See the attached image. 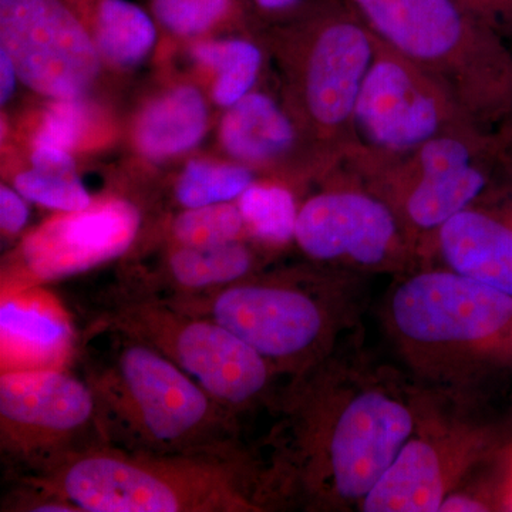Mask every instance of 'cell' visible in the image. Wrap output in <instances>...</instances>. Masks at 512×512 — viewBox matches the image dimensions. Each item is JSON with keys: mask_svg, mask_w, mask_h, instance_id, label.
Returning <instances> with one entry per match:
<instances>
[{"mask_svg": "<svg viewBox=\"0 0 512 512\" xmlns=\"http://www.w3.org/2000/svg\"><path fill=\"white\" fill-rule=\"evenodd\" d=\"M261 451L281 507L362 504L419 426L423 409L399 384L348 376L335 357L286 379Z\"/></svg>", "mask_w": 512, "mask_h": 512, "instance_id": "1", "label": "cell"}, {"mask_svg": "<svg viewBox=\"0 0 512 512\" xmlns=\"http://www.w3.org/2000/svg\"><path fill=\"white\" fill-rule=\"evenodd\" d=\"M13 485L79 512H261L281 507L261 453L154 454L100 444Z\"/></svg>", "mask_w": 512, "mask_h": 512, "instance_id": "2", "label": "cell"}, {"mask_svg": "<svg viewBox=\"0 0 512 512\" xmlns=\"http://www.w3.org/2000/svg\"><path fill=\"white\" fill-rule=\"evenodd\" d=\"M76 365L109 446L154 454L245 446L244 421L170 359L121 330L80 328Z\"/></svg>", "mask_w": 512, "mask_h": 512, "instance_id": "3", "label": "cell"}, {"mask_svg": "<svg viewBox=\"0 0 512 512\" xmlns=\"http://www.w3.org/2000/svg\"><path fill=\"white\" fill-rule=\"evenodd\" d=\"M373 35L429 73L477 127L512 126V53L456 0H345Z\"/></svg>", "mask_w": 512, "mask_h": 512, "instance_id": "4", "label": "cell"}, {"mask_svg": "<svg viewBox=\"0 0 512 512\" xmlns=\"http://www.w3.org/2000/svg\"><path fill=\"white\" fill-rule=\"evenodd\" d=\"M80 315L82 328L121 330L158 350L242 421L269 412L281 390L274 367L220 323L120 279L94 292Z\"/></svg>", "mask_w": 512, "mask_h": 512, "instance_id": "5", "label": "cell"}, {"mask_svg": "<svg viewBox=\"0 0 512 512\" xmlns=\"http://www.w3.org/2000/svg\"><path fill=\"white\" fill-rule=\"evenodd\" d=\"M286 53L292 120L320 170L345 164L355 150V109L376 37L345 0H313L289 15Z\"/></svg>", "mask_w": 512, "mask_h": 512, "instance_id": "6", "label": "cell"}, {"mask_svg": "<svg viewBox=\"0 0 512 512\" xmlns=\"http://www.w3.org/2000/svg\"><path fill=\"white\" fill-rule=\"evenodd\" d=\"M158 296L181 311L220 323L286 379L332 356L338 335V306L319 275L256 272L211 292Z\"/></svg>", "mask_w": 512, "mask_h": 512, "instance_id": "7", "label": "cell"}, {"mask_svg": "<svg viewBox=\"0 0 512 512\" xmlns=\"http://www.w3.org/2000/svg\"><path fill=\"white\" fill-rule=\"evenodd\" d=\"M508 128L466 127L427 141L412 154L356 181L389 202L410 238L436 234L490 192L504 160Z\"/></svg>", "mask_w": 512, "mask_h": 512, "instance_id": "8", "label": "cell"}, {"mask_svg": "<svg viewBox=\"0 0 512 512\" xmlns=\"http://www.w3.org/2000/svg\"><path fill=\"white\" fill-rule=\"evenodd\" d=\"M375 37L357 97L355 150L345 163L355 177L396 163L441 134L477 127L436 79Z\"/></svg>", "mask_w": 512, "mask_h": 512, "instance_id": "9", "label": "cell"}, {"mask_svg": "<svg viewBox=\"0 0 512 512\" xmlns=\"http://www.w3.org/2000/svg\"><path fill=\"white\" fill-rule=\"evenodd\" d=\"M106 444L89 384L67 369L2 372L0 451L10 478Z\"/></svg>", "mask_w": 512, "mask_h": 512, "instance_id": "10", "label": "cell"}, {"mask_svg": "<svg viewBox=\"0 0 512 512\" xmlns=\"http://www.w3.org/2000/svg\"><path fill=\"white\" fill-rule=\"evenodd\" d=\"M389 312L404 345L433 355L487 348L512 332V296L451 269L406 279Z\"/></svg>", "mask_w": 512, "mask_h": 512, "instance_id": "11", "label": "cell"}, {"mask_svg": "<svg viewBox=\"0 0 512 512\" xmlns=\"http://www.w3.org/2000/svg\"><path fill=\"white\" fill-rule=\"evenodd\" d=\"M0 46L19 79L52 99H82L100 72L96 42L66 0H0Z\"/></svg>", "mask_w": 512, "mask_h": 512, "instance_id": "12", "label": "cell"}, {"mask_svg": "<svg viewBox=\"0 0 512 512\" xmlns=\"http://www.w3.org/2000/svg\"><path fill=\"white\" fill-rule=\"evenodd\" d=\"M140 228V211L124 200L64 212L23 239L18 262L3 269L2 295L62 281L120 258L130 251Z\"/></svg>", "mask_w": 512, "mask_h": 512, "instance_id": "13", "label": "cell"}, {"mask_svg": "<svg viewBox=\"0 0 512 512\" xmlns=\"http://www.w3.org/2000/svg\"><path fill=\"white\" fill-rule=\"evenodd\" d=\"M295 241L313 261L376 269L402 261L412 238L389 202L348 183L299 208Z\"/></svg>", "mask_w": 512, "mask_h": 512, "instance_id": "14", "label": "cell"}, {"mask_svg": "<svg viewBox=\"0 0 512 512\" xmlns=\"http://www.w3.org/2000/svg\"><path fill=\"white\" fill-rule=\"evenodd\" d=\"M485 439L466 426H444L421 414L419 426L392 466L360 504L367 512H436L468 468Z\"/></svg>", "mask_w": 512, "mask_h": 512, "instance_id": "15", "label": "cell"}, {"mask_svg": "<svg viewBox=\"0 0 512 512\" xmlns=\"http://www.w3.org/2000/svg\"><path fill=\"white\" fill-rule=\"evenodd\" d=\"M80 329L63 302L45 286L2 295L0 363L2 372L73 367Z\"/></svg>", "mask_w": 512, "mask_h": 512, "instance_id": "16", "label": "cell"}, {"mask_svg": "<svg viewBox=\"0 0 512 512\" xmlns=\"http://www.w3.org/2000/svg\"><path fill=\"white\" fill-rule=\"evenodd\" d=\"M258 255L242 239L218 247H175L156 268L127 269L120 281L161 296L214 291L258 272Z\"/></svg>", "mask_w": 512, "mask_h": 512, "instance_id": "17", "label": "cell"}, {"mask_svg": "<svg viewBox=\"0 0 512 512\" xmlns=\"http://www.w3.org/2000/svg\"><path fill=\"white\" fill-rule=\"evenodd\" d=\"M451 271L512 296V227L471 208L436 232Z\"/></svg>", "mask_w": 512, "mask_h": 512, "instance_id": "18", "label": "cell"}, {"mask_svg": "<svg viewBox=\"0 0 512 512\" xmlns=\"http://www.w3.org/2000/svg\"><path fill=\"white\" fill-rule=\"evenodd\" d=\"M225 150L237 160L271 164L291 153L299 140L292 117L264 93H249L229 107L221 126Z\"/></svg>", "mask_w": 512, "mask_h": 512, "instance_id": "19", "label": "cell"}, {"mask_svg": "<svg viewBox=\"0 0 512 512\" xmlns=\"http://www.w3.org/2000/svg\"><path fill=\"white\" fill-rule=\"evenodd\" d=\"M207 104L190 86L178 87L148 104L136 127V143L153 160L177 156L200 143L207 130Z\"/></svg>", "mask_w": 512, "mask_h": 512, "instance_id": "20", "label": "cell"}, {"mask_svg": "<svg viewBox=\"0 0 512 512\" xmlns=\"http://www.w3.org/2000/svg\"><path fill=\"white\" fill-rule=\"evenodd\" d=\"M79 16H87L94 42L114 66H136L156 43L153 19L128 0H66Z\"/></svg>", "mask_w": 512, "mask_h": 512, "instance_id": "21", "label": "cell"}, {"mask_svg": "<svg viewBox=\"0 0 512 512\" xmlns=\"http://www.w3.org/2000/svg\"><path fill=\"white\" fill-rule=\"evenodd\" d=\"M192 56L217 72L212 96L224 107L234 106L251 93L262 66L261 49L242 39L198 43Z\"/></svg>", "mask_w": 512, "mask_h": 512, "instance_id": "22", "label": "cell"}, {"mask_svg": "<svg viewBox=\"0 0 512 512\" xmlns=\"http://www.w3.org/2000/svg\"><path fill=\"white\" fill-rule=\"evenodd\" d=\"M237 204L248 235L274 247L295 239L299 208L288 188L278 184H252L238 198Z\"/></svg>", "mask_w": 512, "mask_h": 512, "instance_id": "23", "label": "cell"}, {"mask_svg": "<svg viewBox=\"0 0 512 512\" xmlns=\"http://www.w3.org/2000/svg\"><path fill=\"white\" fill-rule=\"evenodd\" d=\"M254 184L244 165L191 161L175 185V200L183 208H198L238 200Z\"/></svg>", "mask_w": 512, "mask_h": 512, "instance_id": "24", "label": "cell"}, {"mask_svg": "<svg viewBox=\"0 0 512 512\" xmlns=\"http://www.w3.org/2000/svg\"><path fill=\"white\" fill-rule=\"evenodd\" d=\"M244 234H248L244 217L232 202L184 208L170 225L175 247H218L239 241Z\"/></svg>", "mask_w": 512, "mask_h": 512, "instance_id": "25", "label": "cell"}, {"mask_svg": "<svg viewBox=\"0 0 512 512\" xmlns=\"http://www.w3.org/2000/svg\"><path fill=\"white\" fill-rule=\"evenodd\" d=\"M154 18L181 37L210 32L234 15V0H151Z\"/></svg>", "mask_w": 512, "mask_h": 512, "instance_id": "26", "label": "cell"}, {"mask_svg": "<svg viewBox=\"0 0 512 512\" xmlns=\"http://www.w3.org/2000/svg\"><path fill=\"white\" fill-rule=\"evenodd\" d=\"M16 191L26 200L60 212H77L92 207L93 201L76 174L33 170L19 174Z\"/></svg>", "mask_w": 512, "mask_h": 512, "instance_id": "27", "label": "cell"}, {"mask_svg": "<svg viewBox=\"0 0 512 512\" xmlns=\"http://www.w3.org/2000/svg\"><path fill=\"white\" fill-rule=\"evenodd\" d=\"M86 104L82 99H57L47 109L35 138V146L55 147L70 151L82 140L86 131Z\"/></svg>", "mask_w": 512, "mask_h": 512, "instance_id": "28", "label": "cell"}, {"mask_svg": "<svg viewBox=\"0 0 512 512\" xmlns=\"http://www.w3.org/2000/svg\"><path fill=\"white\" fill-rule=\"evenodd\" d=\"M456 2L504 39L512 36V0H456Z\"/></svg>", "mask_w": 512, "mask_h": 512, "instance_id": "29", "label": "cell"}, {"mask_svg": "<svg viewBox=\"0 0 512 512\" xmlns=\"http://www.w3.org/2000/svg\"><path fill=\"white\" fill-rule=\"evenodd\" d=\"M25 200L18 191L6 185L0 188V228L8 237H15L28 224L29 210Z\"/></svg>", "mask_w": 512, "mask_h": 512, "instance_id": "30", "label": "cell"}, {"mask_svg": "<svg viewBox=\"0 0 512 512\" xmlns=\"http://www.w3.org/2000/svg\"><path fill=\"white\" fill-rule=\"evenodd\" d=\"M32 164L35 170L45 173L76 174V165L69 151L60 148L35 146Z\"/></svg>", "mask_w": 512, "mask_h": 512, "instance_id": "31", "label": "cell"}, {"mask_svg": "<svg viewBox=\"0 0 512 512\" xmlns=\"http://www.w3.org/2000/svg\"><path fill=\"white\" fill-rule=\"evenodd\" d=\"M16 72L15 64L6 52L0 50V101L5 104L10 99L16 87Z\"/></svg>", "mask_w": 512, "mask_h": 512, "instance_id": "32", "label": "cell"}, {"mask_svg": "<svg viewBox=\"0 0 512 512\" xmlns=\"http://www.w3.org/2000/svg\"><path fill=\"white\" fill-rule=\"evenodd\" d=\"M488 505L477 500L473 495L450 494L440 505L441 512L488 511Z\"/></svg>", "mask_w": 512, "mask_h": 512, "instance_id": "33", "label": "cell"}, {"mask_svg": "<svg viewBox=\"0 0 512 512\" xmlns=\"http://www.w3.org/2000/svg\"><path fill=\"white\" fill-rule=\"evenodd\" d=\"M254 2L266 15L289 16L305 8L313 0H254Z\"/></svg>", "mask_w": 512, "mask_h": 512, "instance_id": "34", "label": "cell"}, {"mask_svg": "<svg viewBox=\"0 0 512 512\" xmlns=\"http://www.w3.org/2000/svg\"><path fill=\"white\" fill-rule=\"evenodd\" d=\"M503 505L508 511H512V451L507 457V471L503 487Z\"/></svg>", "mask_w": 512, "mask_h": 512, "instance_id": "35", "label": "cell"}]
</instances>
